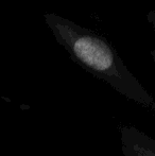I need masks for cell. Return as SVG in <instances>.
Returning <instances> with one entry per match:
<instances>
[{"label":"cell","instance_id":"cell-1","mask_svg":"<svg viewBox=\"0 0 155 156\" xmlns=\"http://www.w3.org/2000/svg\"><path fill=\"white\" fill-rule=\"evenodd\" d=\"M45 18L58 45L73 62L126 99L155 113V99L129 70L106 37L58 14H46Z\"/></svg>","mask_w":155,"mask_h":156},{"label":"cell","instance_id":"cell-2","mask_svg":"<svg viewBox=\"0 0 155 156\" xmlns=\"http://www.w3.org/2000/svg\"><path fill=\"white\" fill-rule=\"evenodd\" d=\"M120 141L123 156H155V139L132 125L120 129Z\"/></svg>","mask_w":155,"mask_h":156},{"label":"cell","instance_id":"cell-3","mask_svg":"<svg viewBox=\"0 0 155 156\" xmlns=\"http://www.w3.org/2000/svg\"><path fill=\"white\" fill-rule=\"evenodd\" d=\"M147 19H148V21H149L150 25L153 27V29L155 31V10H152V11H150V12L148 13V14H147Z\"/></svg>","mask_w":155,"mask_h":156},{"label":"cell","instance_id":"cell-4","mask_svg":"<svg viewBox=\"0 0 155 156\" xmlns=\"http://www.w3.org/2000/svg\"><path fill=\"white\" fill-rule=\"evenodd\" d=\"M150 54H151V58H152V60H153V63H154V68H155V49L151 50V52H150Z\"/></svg>","mask_w":155,"mask_h":156}]
</instances>
